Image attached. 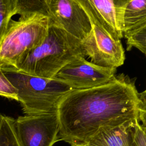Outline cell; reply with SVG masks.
Listing matches in <instances>:
<instances>
[{
  "instance_id": "cell-1",
  "label": "cell",
  "mask_w": 146,
  "mask_h": 146,
  "mask_svg": "<svg viewBox=\"0 0 146 146\" xmlns=\"http://www.w3.org/2000/svg\"><path fill=\"white\" fill-rule=\"evenodd\" d=\"M139 92L124 74L106 84L72 90L60 102L58 140L79 146L104 127L138 120Z\"/></svg>"
},
{
  "instance_id": "cell-2",
  "label": "cell",
  "mask_w": 146,
  "mask_h": 146,
  "mask_svg": "<svg viewBox=\"0 0 146 146\" xmlns=\"http://www.w3.org/2000/svg\"><path fill=\"white\" fill-rule=\"evenodd\" d=\"M80 56L87 57L82 42L49 21L48 33L42 43L14 67L32 75L53 78L65 65Z\"/></svg>"
},
{
  "instance_id": "cell-3",
  "label": "cell",
  "mask_w": 146,
  "mask_h": 146,
  "mask_svg": "<svg viewBox=\"0 0 146 146\" xmlns=\"http://www.w3.org/2000/svg\"><path fill=\"white\" fill-rule=\"evenodd\" d=\"M1 68L16 88L18 102L26 115L57 112L61 100L73 90L67 84L54 78L32 75L2 62Z\"/></svg>"
},
{
  "instance_id": "cell-4",
  "label": "cell",
  "mask_w": 146,
  "mask_h": 146,
  "mask_svg": "<svg viewBox=\"0 0 146 146\" xmlns=\"http://www.w3.org/2000/svg\"><path fill=\"white\" fill-rule=\"evenodd\" d=\"M48 27L49 18L42 15L11 21L0 44V61L15 66L26 54L42 43Z\"/></svg>"
},
{
  "instance_id": "cell-5",
  "label": "cell",
  "mask_w": 146,
  "mask_h": 146,
  "mask_svg": "<svg viewBox=\"0 0 146 146\" xmlns=\"http://www.w3.org/2000/svg\"><path fill=\"white\" fill-rule=\"evenodd\" d=\"M14 127L19 146H52L59 141L57 112L20 116Z\"/></svg>"
},
{
  "instance_id": "cell-6",
  "label": "cell",
  "mask_w": 146,
  "mask_h": 146,
  "mask_svg": "<svg viewBox=\"0 0 146 146\" xmlns=\"http://www.w3.org/2000/svg\"><path fill=\"white\" fill-rule=\"evenodd\" d=\"M116 69L97 66L84 57H78L65 65L54 77L73 90H86L99 87L115 78Z\"/></svg>"
},
{
  "instance_id": "cell-7",
  "label": "cell",
  "mask_w": 146,
  "mask_h": 146,
  "mask_svg": "<svg viewBox=\"0 0 146 146\" xmlns=\"http://www.w3.org/2000/svg\"><path fill=\"white\" fill-rule=\"evenodd\" d=\"M49 21L83 41L92 30L90 19L78 0H46Z\"/></svg>"
},
{
  "instance_id": "cell-8",
  "label": "cell",
  "mask_w": 146,
  "mask_h": 146,
  "mask_svg": "<svg viewBox=\"0 0 146 146\" xmlns=\"http://www.w3.org/2000/svg\"><path fill=\"white\" fill-rule=\"evenodd\" d=\"M92 30L82 43L90 62L97 66L116 69L125 60L120 39L112 36L99 25L92 22Z\"/></svg>"
},
{
  "instance_id": "cell-9",
  "label": "cell",
  "mask_w": 146,
  "mask_h": 146,
  "mask_svg": "<svg viewBox=\"0 0 146 146\" xmlns=\"http://www.w3.org/2000/svg\"><path fill=\"white\" fill-rule=\"evenodd\" d=\"M91 22L104 29L113 38L124 36L123 13L126 0H78Z\"/></svg>"
},
{
  "instance_id": "cell-10",
  "label": "cell",
  "mask_w": 146,
  "mask_h": 146,
  "mask_svg": "<svg viewBox=\"0 0 146 146\" xmlns=\"http://www.w3.org/2000/svg\"><path fill=\"white\" fill-rule=\"evenodd\" d=\"M137 120L117 126L102 128L79 146H133L132 133Z\"/></svg>"
},
{
  "instance_id": "cell-11",
  "label": "cell",
  "mask_w": 146,
  "mask_h": 146,
  "mask_svg": "<svg viewBox=\"0 0 146 146\" xmlns=\"http://www.w3.org/2000/svg\"><path fill=\"white\" fill-rule=\"evenodd\" d=\"M146 23V0H126L123 13L124 34Z\"/></svg>"
},
{
  "instance_id": "cell-12",
  "label": "cell",
  "mask_w": 146,
  "mask_h": 146,
  "mask_svg": "<svg viewBox=\"0 0 146 146\" xmlns=\"http://www.w3.org/2000/svg\"><path fill=\"white\" fill-rule=\"evenodd\" d=\"M21 15L19 20H24L36 15H42L48 18L46 0H16V14Z\"/></svg>"
},
{
  "instance_id": "cell-13",
  "label": "cell",
  "mask_w": 146,
  "mask_h": 146,
  "mask_svg": "<svg viewBox=\"0 0 146 146\" xmlns=\"http://www.w3.org/2000/svg\"><path fill=\"white\" fill-rule=\"evenodd\" d=\"M14 123V119L0 114V146H19Z\"/></svg>"
},
{
  "instance_id": "cell-14",
  "label": "cell",
  "mask_w": 146,
  "mask_h": 146,
  "mask_svg": "<svg viewBox=\"0 0 146 146\" xmlns=\"http://www.w3.org/2000/svg\"><path fill=\"white\" fill-rule=\"evenodd\" d=\"M16 14V0H0V44Z\"/></svg>"
},
{
  "instance_id": "cell-15",
  "label": "cell",
  "mask_w": 146,
  "mask_h": 146,
  "mask_svg": "<svg viewBox=\"0 0 146 146\" xmlns=\"http://www.w3.org/2000/svg\"><path fill=\"white\" fill-rule=\"evenodd\" d=\"M127 39V50L136 48L144 54L146 51V23L124 34Z\"/></svg>"
},
{
  "instance_id": "cell-16",
  "label": "cell",
  "mask_w": 146,
  "mask_h": 146,
  "mask_svg": "<svg viewBox=\"0 0 146 146\" xmlns=\"http://www.w3.org/2000/svg\"><path fill=\"white\" fill-rule=\"evenodd\" d=\"M1 66L2 62L0 61V96L18 101L17 91L5 76Z\"/></svg>"
},
{
  "instance_id": "cell-17",
  "label": "cell",
  "mask_w": 146,
  "mask_h": 146,
  "mask_svg": "<svg viewBox=\"0 0 146 146\" xmlns=\"http://www.w3.org/2000/svg\"><path fill=\"white\" fill-rule=\"evenodd\" d=\"M132 141L133 146H146V132L139 120L133 127Z\"/></svg>"
},
{
  "instance_id": "cell-18",
  "label": "cell",
  "mask_w": 146,
  "mask_h": 146,
  "mask_svg": "<svg viewBox=\"0 0 146 146\" xmlns=\"http://www.w3.org/2000/svg\"><path fill=\"white\" fill-rule=\"evenodd\" d=\"M138 120L142 127L146 129V90L139 93Z\"/></svg>"
},
{
  "instance_id": "cell-19",
  "label": "cell",
  "mask_w": 146,
  "mask_h": 146,
  "mask_svg": "<svg viewBox=\"0 0 146 146\" xmlns=\"http://www.w3.org/2000/svg\"><path fill=\"white\" fill-rule=\"evenodd\" d=\"M144 128V131H145V132H146V129L145 128Z\"/></svg>"
},
{
  "instance_id": "cell-20",
  "label": "cell",
  "mask_w": 146,
  "mask_h": 146,
  "mask_svg": "<svg viewBox=\"0 0 146 146\" xmlns=\"http://www.w3.org/2000/svg\"><path fill=\"white\" fill-rule=\"evenodd\" d=\"M144 54H145V56H146V51H145V52H144Z\"/></svg>"
}]
</instances>
